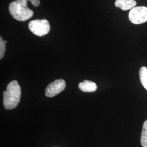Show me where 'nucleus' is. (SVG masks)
I'll list each match as a JSON object with an SVG mask.
<instances>
[{"mask_svg": "<svg viewBox=\"0 0 147 147\" xmlns=\"http://www.w3.org/2000/svg\"><path fill=\"white\" fill-rule=\"evenodd\" d=\"M21 87L17 81L11 82L3 92V105L5 109L13 110L20 102L21 97Z\"/></svg>", "mask_w": 147, "mask_h": 147, "instance_id": "nucleus-1", "label": "nucleus"}, {"mask_svg": "<svg viewBox=\"0 0 147 147\" xmlns=\"http://www.w3.org/2000/svg\"><path fill=\"white\" fill-rule=\"evenodd\" d=\"M9 11L13 18L19 21H26L34 15L33 11L27 7V0L11 2L9 5Z\"/></svg>", "mask_w": 147, "mask_h": 147, "instance_id": "nucleus-2", "label": "nucleus"}, {"mask_svg": "<svg viewBox=\"0 0 147 147\" xmlns=\"http://www.w3.org/2000/svg\"><path fill=\"white\" fill-rule=\"evenodd\" d=\"M28 28L36 36L42 37L47 34L50 31V25L45 19H37L30 22Z\"/></svg>", "mask_w": 147, "mask_h": 147, "instance_id": "nucleus-3", "label": "nucleus"}, {"mask_svg": "<svg viewBox=\"0 0 147 147\" xmlns=\"http://www.w3.org/2000/svg\"><path fill=\"white\" fill-rule=\"evenodd\" d=\"M129 19L134 24L138 25L147 21V8L144 6L135 7L129 14Z\"/></svg>", "mask_w": 147, "mask_h": 147, "instance_id": "nucleus-4", "label": "nucleus"}, {"mask_svg": "<svg viewBox=\"0 0 147 147\" xmlns=\"http://www.w3.org/2000/svg\"><path fill=\"white\" fill-rule=\"evenodd\" d=\"M65 87L66 83L64 80H56L47 86L45 94L47 97H53L62 92Z\"/></svg>", "mask_w": 147, "mask_h": 147, "instance_id": "nucleus-5", "label": "nucleus"}, {"mask_svg": "<svg viewBox=\"0 0 147 147\" xmlns=\"http://www.w3.org/2000/svg\"><path fill=\"white\" fill-rule=\"evenodd\" d=\"M136 4V1L135 0H116L115 5L123 11H127L132 9Z\"/></svg>", "mask_w": 147, "mask_h": 147, "instance_id": "nucleus-6", "label": "nucleus"}, {"mask_svg": "<svg viewBox=\"0 0 147 147\" xmlns=\"http://www.w3.org/2000/svg\"><path fill=\"white\" fill-rule=\"evenodd\" d=\"M79 89L84 92H94L97 89L96 84L89 80H84V82L80 83Z\"/></svg>", "mask_w": 147, "mask_h": 147, "instance_id": "nucleus-7", "label": "nucleus"}, {"mask_svg": "<svg viewBox=\"0 0 147 147\" xmlns=\"http://www.w3.org/2000/svg\"><path fill=\"white\" fill-rule=\"evenodd\" d=\"M140 79L144 88L147 90V68L142 67L139 71Z\"/></svg>", "mask_w": 147, "mask_h": 147, "instance_id": "nucleus-8", "label": "nucleus"}, {"mask_svg": "<svg viewBox=\"0 0 147 147\" xmlns=\"http://www.w3.org/2000/svg\"><path fill=\"white\" fill-rule=\"evenodd\" d=\"M141 143L143 147H147V120L145 121L142 129Z\"/></svg>", "mask_w": 147, "mask_h": 147, "instance_id": "nucleus-9", "label": "nucleus"}, {"mask_svg": "<svg viewBox=\"0 0 147 147\" xmlns=\"http://www.w3.org/2000/svg\"><path fill=\"white\" fill-rule=\"evenodd\" d=\"M5 52V43L2 38L0 37V59L3 57Z\"/></svg>", "mask_w": 147, "mask_h": 147, "instance_id": "nucleus-10", "label": "nucleus"}, {"mask_svg": "<svg viewBox=\"0 0 147 147\" xmlns=\"http://www.w3.org/2000/svg\"><path fill=\"white\" fill-rule=\"evenodd\" d=\"M30 1L31 2L32 5H34V7H38L40 5V0H27V1Z\"/></svg>", "mask_w": 147, "mask_h": 147, "instance_id": "nucleus-11", "label": "nucleus"}, {"mask_svg": "<svg viewBox=\"0 0 147 147\" xmlns=\"http://www.w3.org/2000/svg\"><path fill=\"white\" fill-rule=\"evenodd\" d=\"M5 43H6V42H7V41H5Z\"/></svg>", "mask_w": 147, "mask_h": 147, "instance_id": "nucleus-12", "label": "nucleus"}]
</instances>
